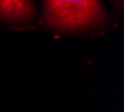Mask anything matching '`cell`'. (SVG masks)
Instances as JSON below:
<instances>
[{
	"mask_svg": "<svg viewBox=\"0 0 124 112\" xmlns=\"http://www.w3.org/2000/svg\"><path fill=\"white\" fill-rule=\"evenodd\" d=\"M34 11L31 0H0V19L8 23H26Z\"/></svg>",
	"mask_w": 124,
	"mask_h": 112,
	"instance_id": "2",
	"label": "cell"
},
{
	"mask_svg": "<svg viewBox=\"0 0 124 112\" xmlns=\"http://www.w3.org/2000/svg\"><path fill=\"white\" fill-rule=\"evenodd\" d=\"M107 20L101 0H44L41 24L62 32L95 28Z\"/></svg>",
	"mask_w": 124,
	"mask_h": 112,
	"instance_id": "1",
	"label": "cell"
}]
</instances>
